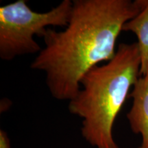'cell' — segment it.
<instances>
[{
  "label": "cell",
  "instance_id": "cell-1",
  "mask_svg": "<svg viewBox=\"0 0 148 148\" xmlns=\"http://www.w3.org/2000/svg\"><path fill=\"white\" fill-rule=\"evenodd\" d=\"M145 0H73L71 17L63 31L47 28L45 47L30 64L45 74L51 95L69 101L80 89L87 72L116 53L123 25L136 16Z\"/></svg>",
  "mask_w": 148,
  "mask_h": 148
},
{
  "label": "cell",
  "instance_id": "cell-2",
  "mask_svg": "<svg viewBox=\"0 0 148 148\" xmlns=\"http://www.w3.org/2000/svg\"><path fill=\"white\" fill-rule=\"evenodd\" d=\"M137 42L120 43L110 61L90 69L69 101L71 114L82 119L84 139L96 148H119L112 136L116 116L140 75Z\"/></svg>",
  "mask_w": 148,
  "mask_h": 148
},
{
  "label": "cell",
  "instance_id": "cell-3",
  "mask_svg": "<svg viewBox=\"0 0 148 148\" xmlns=\"http://www.w3.org/2000/svg\"><path fill=\"white\" fill-rule=\"evenodd\" d=\"M73 1L63 0L48 12H37L25 0L0 7V58L10 61L21 56L35 54L42 48L34 39L41 37L47 26L64 27L71 17Z\"/></svg>",
  "mask_w": 148,
  "mask_h": 148
},
{
  "label": "cell",
  "instance_id": "cell-4",
  "mask_svg": "<svg viewBox=\"0 0 148 148\" xmlns=\"http://www.w3.org/2000/svg\"><path fill=\"white\" fill-rule=\"evenodd\" d=\"M132 105L127 113L132 131L140 134L142 142L138 148H148V71L138 77L130 92Z\"/></svg>",
  "mask_w": 148,
  "mask_h": 148
},
{
  "label": "cell",
  "instance_id": "cell-5",
  "mask_svg": "<svg viewBox=\"0 0 148 148\" xmlns=\"http://www.w3.org/2000/svg\"><path fill=\"white\" fill-rule=\"evenodd\" d=\"M122 31L131 32L137 37L140 58V75H144L148 71V0H145L139 13L123 25Z\"/></svg>",
  "mask_w": 148,
  "mask_h": 148
},
{
  "label": "cell",
  "instance_id": "cell-6",
  "mask_svg": "<svg viewBox=\"0 0 148 148\" xmlns=\"http://www.w3.org/2000/svg\"><path fill=\"white\" fill-rule=\"evenodd\" d=\"M0 148H10V143L8 134L3 130H0Z\"/></svg>",
  "mask_w": 148,
  "mask_h": 148
}]
</instances>
